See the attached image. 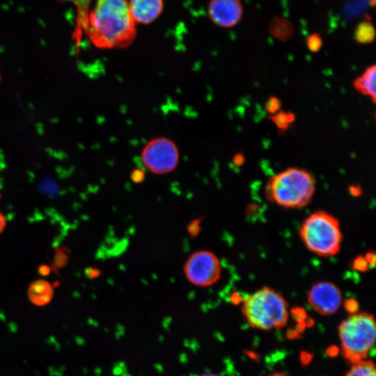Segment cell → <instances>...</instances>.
Wrapping results in <instances>:
<instances>
[{"label":"cell","mask_w":376,"mask_h":376,"mask_svg":"<svg viewBox=\"0 0 376 376\" xmlns=\"http://www.w3.org/2000/svg\"><path fill=\"white\" fill-rule=\"evenodd\" d=\"M101 49L130 45L136 35L127 0H95L88 13L84 32Z\"/></svg>","instance_id":"obj_1"},{"label":"cell","mask_w":376,"mask_h":376,"mask_svg":"<svg viewBox=\"0 0 376 376\" xmlns=\"http://www.w3.org/2000/svg\"><path fill=\"white\" fill-rule=\"evenodd\" d=\"M315 191V180L308 171L290 167L273 175L265 187L267 197L285 207L301 208L309 203Z\"/></svg>","instance_id":"obj_2"},{"label":"cell","mask_w":376,"mask_h":376,"mask_svg":"<svg viewBox=\"0 0 376 376\" xmlns=\"http://www.w3.org/2000/svg\"><path fill=\"white\" fill-rule=\"evenodd\" d=\"M242 311L251 327L263 331L283 328L289 316L285 299L267 286L247 296L243 301Z\"/></svg>","instance_id":"obj_3"},{"label":"cell","mask_w":376,"mask_h":376,"mask_svg":"<svg viewBox=\"0 0 376 376\" xmlns=\"http://www.w3.org/2000/svg\"><path fill=\"white\" fill-rule=\"evenodd\" d=\"M343 357L352 364L367 359L375 343L374 316L366 312L355 313L338 326Z\"/></svg>","instance_id":"obj_4"},{"label":"cell","mask_w":376,"mask_h":376,"mask_svg":"<svg viewBox=\"0 0 376 376\" xmlns=\"http://www.w3.org/2000/svg\"><path fill=\"white\" fill-rule=\"evenodd\" d=\"M299 236L310 251L322 257L337 254L343 240L338 220L322 210L312 213L304 221Z\"/></svg>","instance_id":"obj_5"},{"label":"cell","mask_w":376,"mask_h":376,"mask_svg":"<svg viewBox=\"0 0 376 376\" xmlns=\"http://www.w3.org/2000/svg\"><path fill=\"white\" fill-rule=\"evenodd\" d=\"M179 151L175 143L166 137H157L148 141L141 152L144 166L155 174H166L178 164Z\"/></svg>","instance_id":"obj_6"},{"label":"cell","mask_w":376,"mask_h":376,"mask_svg":"<svg viewBox=\"0 0 376 376\" xmlns=\"http://www.w3.org/2000/svg\"><path fill=\"white\" fill-rule=\"evenodd\" d=\"M183 271L191 284L208 287L216 283L221 276V267L218 257L207 250H198L187 259Z\"/></svg>","instance_id":"obj_7"},{"label":"cell","mask_w":376,"mask_h":376,"mask_svg":"<svg viewBox=\"0 0 376 376\" xmlns=\"http://www.w3.org/2000/svg\"><path fill=\"white\" fill-rule=\"evenodd\" d=\"M308 301L316 313L322 315L335 313L343 301L342 292L339 288L329 281H319L315 283L308 294Z\"/></svg>","instance_id":"obj_8"},{"label":"cell","mask_w":376,"mask_h":376,"mask_svg":"<svg viewBox=\"0 0 376 376\" xmlns=\"http://www.w3.org/2000/svg\"><path fill=\"white\" fill-rule=\"evenodd\" d=\"M207 11L210 19L214 24L230 28L242 19L243 6L240 0H210Z\"/></svg>","instance_id":"obj_9"},{"label":"cell","mask_w":376,"mask_h":376,"mask_svg":"<svg viewBox=\"0 0 376 376\" xmlns=\"http://www.w3.org/2000/svg\"><path fill=\"white\" fill-rule=\"evenodd\" d=\"M128 5L135 23L143 24L157 19L164 8L163 0H130Z\"/></svg>","instance_id":"obj_10"},{"label":"cell","mask_w":376,"mask_h":376,"mask_svg":"<svg viewBox=\"0 0 376 376\" xmlns=\"http://www.w3.org/2000/svg\"><path fill=\"white\" fill-rule=\"evenodd\" d=\"M354 88L363 95L371 97L373 103L376 101V66L368 67L363 73L354 81Z\"/></svg>","instance_id":"obj_11"},{"label":"cell","mask_w":376,"mask_h":376,"mask_svg":"<svg viewBox=\"0 0 376 376\" xmlns=\"http://www.w3.org/2000/svg\"><path fill=\"white\" fill-rule=\"evenodd\" d=\"M28 297L30 301L36 306H42L48 304L53 298V288L44 280L33 282L28 290Z\"/></svg>","instance_id":"obj_12"},{"label":"cell","mask_w":376,"mask_h":376,"mask_svg":"<svg viewBox=\"0 0 376 376\" xmlns=\"http://www.w3.org/2000/svg\"><path fill=\"white\" fill-rule=\"evenodd\" d=\"M64 3H71L76 8L75 38H80L84 34L88 13L93 0H58Z\"/></svg>","instance_id":"obj_13"},{"label":"cell","mask_w":376,"mask_h":376,"mask_svg":"<svg viewBox=\"0 0 376 376\" xmlns=\"http://www.w3.org/2000/svg\"><path fill=\"white\" fill-rule=\"evenodd\" d=\"M355 40L361 44H368L375 40L374 26L369 21L360 22L354 33Z\"/></svg>","instance_id":"obj_14"},{"label":"cell","mask_w":376,"mask_h":376,"mask_svg":"<svg viewBox=\"0 0 376 376\" xmlns=\"http://www.w3.org/2000/svg\"><path fill=\"white\" fill-rule=\"evenodd\" d=\"M345 376H376L375 363L368 359L353 363Z\"/></svg>","instance_id":"obj_15"},{"label":"cell","mask_w":376,"mask_h":376,"mask_svg":"<svg viewBox=\"0 0 376 376\" xmlns=\"http://www.w3.org/2000/svg\"><path fill=\"white\" fill-rule=\"evenodd\" d=\"M269 118L280 131L285 132L295 122V115L290 111L280 110L275 114L270 115Z\"/></svg>","instance_id":"obj_16"},{"label":"cell","mask_w":376,"mask_h":376,"mask_svg":"<svg viewBox=\"0 0 376 376\" xmlns=\"http://www.w3.org/2000/svg\"><path fill=\"white\" fill-rule=\"evenodd\" d=\"M271 33L281 40L288 39L292 34V27L284 19H276L270 28Z\"/></svg>","instance_id":"obj_17"},{"label":"cell","mask_w":376,"mask_h":376,"mask_svg":"<svg viewBox=\"0 0 376 376\" xmlns=\"http://www.w3.org/2000/svg\"><path fill=\"white\" fill-rule=\"evenodd\" d=\"M306 43L311 52H318L322 46V39L318 33H313L307 37Z\"/></svg>","instance_id":"obj_18"},{"label":"cell","mask_w":376,"mask_h":376,"mask_svg":"<svg viewBox=\"0 0 376 376\" xmlns=\"http://www.w3.org/2000/svg\"><path fill=\"white\" fill-rule=\"evenodd\" d=\"M282 106L281 101L279 98L275 96H270L265 104V110L270 114L273 115L281 110Z\"/></svg>","instance_id":"obj_19"},{"label":"cell","mask_w":376,"mask_h":376,"mask_svg":"<svg viewBox=\"0 0 376 376\" xmlns=\"http://www.w3.org/2000/svg\"><path fill=\"white\" fill-rule=\"evenodd\" d=\"M366 265L367 261L365 258L357 259L354 263V267L359 270L364 269Z\"/></svg>","instance_id":"obj_20"},{"label":"cell","mask_w":376,"mask_h":376,"mask_svg":"<svg viewBox=\"0 0 376 376\" xmlns=\"http://www.w3.org/2000/svg\"><path fill=\"white\" fill-rule=\"evenodd\" d=\"M234 162L236 165H242L244 162V157L242 154H237L234 157Z\"/></svg>","instance_id":"obj_21"},{"label":"cell","mask_w":376,"mask_h":376,"mask_svg":"<svg viewBox=\"0 0 376 376\" xmlns=\"http://www.w3.org/2000/svg\"><path fill=\"white\" fill-rule=\"evenodd\" d=\"M6 221L4 216L0 212V233L6 226Z\"/></svg>","instance_id":"obj_22"},{"label":"cell","mask_w":376,"mask_h":376,"mask_svg":"<svg viewBox=\"0 0 376 376\" xmlns=\"http://www.w3.org/2000/svg\"><path fill=\"white\" fill-rule=\"evenodd\" d=\"M198 376H221V375H217L216 373H204Z\"/></svg>","instance_id":"obj_23"},{"label":"cell","mask_w":376,"mask_h":376,"mask_svg":"<svg viewBox=\"0 0 376 376\" xmlns=\"http://www.w3.org/2000/svg\"><path fill=\"white\" fill-rule=\"evenodd\" d=\"M269 376H288V375L283 373L275 372V373H273L272 374L269 375Z\"/></svg>","instance_id":"obj_24"},{"label":"cell","mask_w":376,"mask_h":376,"mask_svg":"<svg viewBox=\"0 0 376 376\" xmlns=\"http://www.w3.org/2000/svg\"><path fill=\"white\" fill-rule=\"evenodd\" d=\"M0 81H1V74H0Z\"/></svg>","instance_id":"obj_25"}]
</instances>
